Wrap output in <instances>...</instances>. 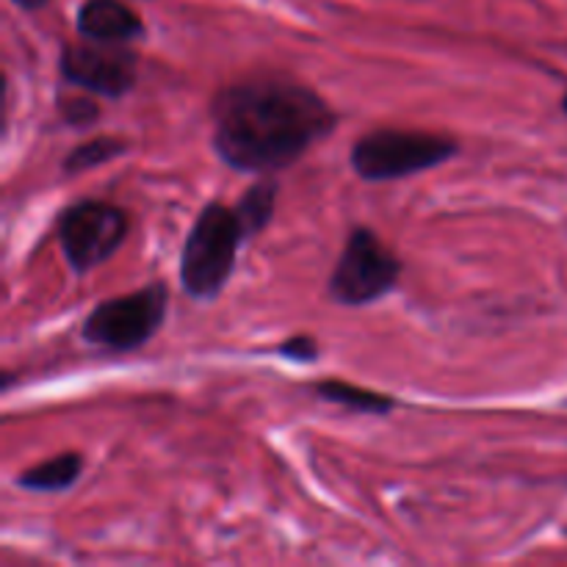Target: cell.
<instances>
[{
  "instance_id": "12",
  "label": "cell",
  "mask_w": 567,
  "mask_h": 567,
  "mask_svg": "<svg viewBox=\"0 0 567 567\" xmlns=\"http://www.w3.org/2000/svg\"><path fill=\"white\" fill-rule=\"evenodd\" d=\"M125 153H127V144L122 142V138H111V136L92 138V142L81 144V147H75L70 155H66L64 172L75 175V172L94 169V166L109 164V161L120 158V155H125Z\"/></svg>"
},
{
  "instance_id": "16",
  "label": "cell",
  "mask_w": 567,
  "mask_h": 567,
  "mask_svg": "<svg viewBox=\"0 0 567 567\" xmlns=\"http://www.w3.org/2000/svg\"><path fill=\"white\" fill-rule=\"evenodd\" d=\"M563 109H565V114H567V94H565V100H563Z\"/></svg>"
},
{
  "instance_id": "11",
  "label": "cell",
  "mask_w": 567,
  "mask_h": 567,
  "mask_svg": "<svg viewBox=\"0 0 567 567\" xmlns=\"http://www.w3.org/2000/svg\"><path fill=\"white\" fill-rule=\"evenodd\" d=\"M275 203H277V183L271 181V177L269 181L255 183V186L238 199V205L233 210H236L238 221H241L244 236L247 238L258 236V233L269 225L271 214H275Z\"/></svg>"
},
{
  "instance_id": "4",
  "label": "cell",
  "mask_w": 567,
  "mask_h": 567,
  "mask_svg": "<svg viewBox=\"0 0 567 567\" xmlns=\"http://www.w3.org/2000/svg\"><path fill=\"white\" fill-rule=\"evenodd\" d=\"M166 305H169V288L164 282H150L136 293L105 299L83 321V338L94 347L131 352L144 347L161 330Z\"/></svg>"
},
{
  "instance_id": "14",
  "label": "cell",
  "mask_w": 567,
  "mask_h": 567,
  "mask_svg": "<svg viewBox=\"0 0 567 567\" xmlns=\"http://www.w3.org/2000/svg\"><path fill=\"white\" fill-rule=\"evenodd\" d=\"M280 354L288 360H297V363H310V360L319 358V347H316L313 338L299 336V338H291V341L282 343Z\"/></svg>"
},
{
  "instance_id": "6",
  "label": "cell",
  "mask_w": 567,
  "mask_h": 567,
  "mask_svg": "<svg viewBox=\"0 0 567 567\" xmlns=\"http://www.w3.org/2000/svg\"><path fill=\"white\" fill-rule=\"evenodd\" d=\"M127 236V216L116 205L86 199L64 210L59 238L66 260L78 275L105 264Z\"/></svg>"
},
{
  "instance_id": "5",
  "label": "cell",
  "mask_w": 567,
  "mask_h": 567,
  "mask_svg": "<svg viewBox=\"0 0 567 567\" xmlns=\"http://www.w3.org/2000/svg\"><path fill=\"white\" fill-rule=\"evenodd\" d=\"M402 264L380 241L374 230L358 227L349 233L341 260L330 277V297L338 305H371L396 288Z\"/></svg>"
},
{
  "instance_id": "9",
  "label": "cell",
  "mask_w": 567,
  "mask_h": 567,
  "mask_svg": "<svg viewBox=\"0 0 567 567\" xmlns=\"http://www.w3.org/2000/svg\"><path fill=\"white\" fill-rule=\"evenodd\" d=\"M83 471V460L78 454H61V457L39 463L28 468L25 474L17 476V485L33 493H59L75 485Z\"/></svg>"
},
{
  "instance_id": "13",
  "label": "cell",
  "mask_w": 567,
  "mask_h": 567,
  "mask_svg": "<svg viewBox=\"0 0 567 567\" xmlns=\"http://www.w3.org/2000/svg\"><path fill=\"white\" fill-rule=\"evenodd\" d=\"M59 111H61V116H64V120L70 122V125H75V127L92 125V122L100 116L97 103H92V100H89V97L61 100Z\"/></svg>"
},
{
  "instance_id": "2",
  "label": "cell",
  "mask_w": 567,
  "mask_h": 567,
  "mask_svg": "<svg viewBox=\"0 0 567 567\" xmlns=\"http://www.w3.org/2000/svg\"><path fill=\"white\" fill-rule=\"evenodd\" d=\"M241 241H247V236H244L236 210L219 203L205 205L183 244V291L199 302L219 297L230 280Z\"/></svg>"
},
{
  "instance_id": "8",
  "label": "cell",
  "mask_w": 567,
  "mask_h": 567,
  "mask_svg": "<svg viewBox=\"0 0 567 567\" xmlns=\"http://www.w3.org/2000/svg\"><path fill=\"white\" fill-rule=\"evenodd\" d=\"M78 31L94 42H131L144 33L142 20L116 0H89L78 11Z\"/></svg>"
},
{
  "instance_id": "10",
  "label": "cell",
  "mask_w": 567,
  "mask_h": 567,
  "mask_svg": "<svg viewBox=\"0 0 567 567\" xmlns=\"http://www.w3.org/2000/svg\"><path fill=\"white\" fill-rule=\"evenodd\" d=\"M316 396L324 399V402L341 404V408L354 410V413H369V415H385L393 410V399L382 396V393L365 391V388L349 385V382L338 380H324L316 385Z\"/></svg>"
},
{
  "instance_id": "7",
  "label": "cell",
  "mask_w": 567,
  "mask_h": 567,
  "mask_svg": "<svg viewBox=\"0 0 567 567\" xmlns=\"http://www.w3.org/2000/svg\"><path fill=\"white\" fill-rule=\"evenodd\" d=\"M61 75L103 97H122L136 83V53L114 42L70 44L61 53Z\"/></svg>"
},
{
  "instance_id": "15",
  "label": "cell",
  "mask_w": 567,
  "mask_h": 567,
  "mask_svg": "<svg viewBox=\"0 0 567 567\" xmlns=\"http://www.w3.org/2000/svg\"><path fill=\"white\" fill-rule=\"evenodd\" d=\"M17 6H22V9H39V6H44L48 0H14Z\"/></svg>"
},
{
  "instance_id": "1",
  "label": "cell",
  "mask_w": 567,
  "mask_h": 567,
  "mask_svg": "<svg viewBox=\"0 0 567 567\" xmlns=\"http://www.w3.org/2000/svg\"><path fill=\"white\" fill-rule=\"evenodd\" d=\"M210 111L216 153L241 172L286 169L338 122L313 89L275 78L221 89Z\"/></svg>"
},
{
  "instance_id": "3",
  "label": "cell",
  "mask_w": 567,
  "mask_h": 567,
  "mask_svg": "<svg viewBox=\"0 0 567 567\" xmlns=\"http://www.w3.org/2000/svg\"><path fill=\"white\" fill-rule=\"evenodd\" d=\"M460 144L441 133L374 131L352 147V169L363 181H396L454 158Z\"/></svg>"
}]
</instances>
